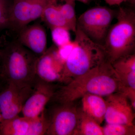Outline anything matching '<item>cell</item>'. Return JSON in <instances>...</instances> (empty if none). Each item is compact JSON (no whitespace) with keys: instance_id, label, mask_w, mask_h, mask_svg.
Instances as JSON below:
<instances>
[{"instance_id":"cell-13","label":"cell","mask_w":135,"mask_h":135,"mask_svg":"<svg viewBox=\"0 0 135 135\" xmlns=\"http://www.w3.org/2000/svg\"><path fill=\"white\" fill-rule=\"evenodd\" d=\"M17 33L18 37L17 40L19 43L38 57L47 50V33L44 27L40 24L27 25Z\"/></svg>"},{"instance_id":"cell-14","label":"cell","mask_w":135,"mask_h":135,"mask_svg":"<svg viewBox=\"0 0 135 135\" xmlns=\"http://www.w3.org/2000/svg\"><path fill=\"white\" fill-rule=\"evenodd\" d=\"M80 99L83 112L101 125L104 120L106 110V101L103 97L87 94Z\"/></svg>"},{"instance_id":"cell-2","label":"cell","mask_w":135,"mask_h":135,"mask_svg":"<svg viewBox=\"0 0 135 135\" xmlns=\"http://www.w3.org/2000/svg\"><path fill=\"white\" fill-rule=\"evenodd\" d=\"M38 57L17 40L0 46V80L5 83L34 85Z\"/></svg>"},{"instance_id":"cell-9","label":"cell","mask_w":135,"mask_h":135,"mask_svg":"<svg viewBox=\"0 0 135 135\" xmlns=\"http://www.w3.org/2000/svg\"><path fill=\"white\" fill-rule=\"evenodd\" d=\"M105 97L106 123L134 125L135 110L125 94L118 92Z\"/></svg>"},{"instance_id":"cell-6","label":"cell","mask_w":135,"mask_h":135,"mask_svg":"<svg viewBox=\"0 0 135 135\" xmlns=\"http://www.w3.org/2000/svg\"><path fill=\"white\" fill-rule=\"evenodd\" d=\"M77 101L54 103L48 114L49 126L46 135H74L80 110Z\"/></svg>"},{"instance_id":"cell-25","label":"cell","mask_w":135,"mask_h":135,"mask_svg":"<svg viewBox=\"0 0 135 135\" xmlns=\"http://www.w3.org/2000/svg\"><path fill=\"white\" fill-rule=\"evenodd\" d=\"M127 2L129 3L133 7H135V0H128Z\"/></svg>"},{"instance_id":"cell-8","label":"cell","mask_w":135,"mask_h":135,"mask_svg":"<svg viewBox=\"0 0 135 135\" xmlns=\"http://www.w3.org/2000/svg\"><path fill=\"white\" fill-rule=\"evenodd\" d=\"M58 0H12L9 30L18 33L30 23L40 18L48 5Z\"/></svg>"},{"instance_id":"cell-1","label":"cell","mask_w":135,"mask_h":135,"mask_svg":"<svg viewBox=\"0 0 135 135\" xmlns=\"http://www.w3.org/2000/svg\"><path fill=\"white\" fill-rule=\"evenodd\" d=\"M120 90L117 74L107 60L83 75L57 87L51 101L54 103H70L78 101L87 94L106 97Z\"/></svg>"},{"instance_id":"cell-18","label":"cell","mask_w":135,"mask_h":135,"mask_svg":"<svg viewBox=\"0 0 135 135\" xmlns=\"http://www.w3.org/2000/svg\"><path fill=\"white\" fill-rule=\"evenodd\" d=\"M49 126L48 116L45 110L39 116L31 118L27 135H46Z\"/></svg>"},{"instance_id":"cell-10","label":"cell","mask_w":135,"mask_h":135,"mask_svg":"<svg viewBox=\"0 0 135 135\" xmlns=\"http://www.w3.org/2000/svg\"><path fill=\"white\" fill-rule=\"evenodd\" d=\"M57 87L53 83L46 82L37 77L33 90L22 108L23 116L33 118L40 114L52 99Z\"/></svg>"},{"instance_id":"cell-11","label":"cell","mask_w":135,"mask_h":135,"mask_svg":"<svg viewBox=\"0 0 135 135\" xmlns=\"http://www.w3.org/2000/svg\"><path fill=\"white\" fill-rule=\"evenodd\" d=\"M64 63L59 55L57 47L51 46L38 58L36 76L46 82H60Z\"/></svg>"},{"instance_id":"cell-15","label":"cell","mask_w":135,"mask_h":135,"mask_svg":"<svg viewBox=\"0 0 135 135\" xmlns=\"http://www.w3.org/2000/svg\"><path fill=\"white\" fill-rule=\"evenodd\" d=\"M31 118L16 116L0 122V135H27Z\"/></svg>"},{"instance_id":"cell-22","label":"cell","mask_w":135,"mask_h":135,"mask_svg":"<svg viewBox=\"0 0 135 135\" xmlns=\"http://www.w3.org/2000/svg\"><path fill=\"white\" fill-rule=\"evenodd\" d=\"M52 41L57 47H59L71 41L70 31L62 27H57L50 29Z\"/></svg>"},{"instance_id":"cell-3","label":"cell","mask_w":135,"mask_h":135,"mask_svg":"<svg viewBox=\"0 0 135 135\" xmlns=\"http://www.w3.org/2000/svg\"><path fill=\"white\" fill-rule=\"evenodd\" d=\"M75 34V46L64 64L60 82L64 84L108 60L103 46L92 41L78 28Z\"/></svg>"},{"instance_id":"cell-12","label":"cell","mask_w":135,"mask_h":135,"mask_svg":"<svg viewBox=\"0 0 135 135\" xmlns=\"http://www.w3.org/2000/svg\"><path fill=\"white\" fill-rule=\"evenodd\" d=\"M117 74L120 92L127 97L135 109V53L118 59L111 64Z\"/></svg>"},{"instance_id":"cell-26","label":"cell","mask_w":135,"mask_h":135,"mask_svg":"<svg viewBox=\"0 0 135 135\" xmlns=\"http://www.w3.org/2000/svg\"><path fill=\"white\" fill-rule=\"evenodd\" d=\"M1 86H0V90H1Z\"/></svg>"},{"instance_id":"cell-16","label":"cell","mask_w":135,"mask_h":135,"mask_svg":"<svg viewBox=\"0 0 135 135\" xmlns=\"http://www.w3.org/2000/svg\"><path fill=\"white\" fill-rule=\"evenodd\" d=\"M40 18L50 29L62 27L71 31L69 26L60 11L57 2L48 5L44 10Z\"/></svg>"},{"instance_id":"cell-23","label":"cell","mask_w":135,"mask_h":135,"mask_svg":"<svg viewBox=\"0 0 135 135\" xmlns=\"http://www.w3.org/2000/svg\"><path fill=\"white\" fill-rule=\"evenodd\" d=\"M128 0H105V2L110 6H119L122 3L126 2Z\"/></svg>"},{"instance_id":"cell-17","label":"cell","mask_w":135,"mask_h":135,"mask_svg":"<svg viewBox=\"0 0 135 135\" xmlns=\"http://www.w3.org/2000/svg\"><path fill=\"white\" fill-rule=\"evenodd\" d=\"M74 135H104L103 127L84 113L80 107L79 122Z\"/></svg>"},{"instance_id":"cell-5","label":"cell","mask_w":135,"mask_h":135,"mask_svg":"<svg viewBox=\"0 0 135 135\" xmlns=\"http://www.w3.org/2000/svg\"><path fill=\"white\" fill-rule=\"evenodd\" d=\"M117 11L104 6L90 8L77 18V28L95 43L103 46Z\"/></svg>"},{"instance_id":"cell-21","label":"cell","mask_w":135,"mask_h":135,"mask_svg":"<svg viewBox=\"0 0 135 135\" xmlns=\"http://www.w3.org/2000/svg\"><path fill=\"white\" fill-rule=\"evenodd\" d=\"M12 3V0H0V31L9 29Z\"/></svg>"},{"instance_id":"cell-4","label":"cell","mask_w":135,"mask_h":135,"mask_svg":"<svg viewBox=\"0 0 135 135\" xmlns=\"http://www.w3.org/2000/svg\"><path fill=\"white\" fill-rule=\"evenodd\" d=\"M116 17L117 22L111 25L103 46L111 64L118 59L135 53L134 9L120 7Z\"/></svg>"},{"instance_id":"cell-19","label":"cell","mask_w":135,"mask_h":135,"mask_svg":"<svg viewBox=\"0 0 135 135\" xmlns=\"http://www.w3.org/2000/svg\"><path fill=\"white\" fill-rule=\"evenodd\" d=\"M65 3L59 5L60 11L70 27V31L74 32L77 30V18L75 13V1L65 0Z\"/></svg>"},{"instance_id":"cell-20","label":"cell","mask_w":135,"mask_h":135,"mask_svg":"<svg viewBox=\"0 0 135 135\" xmlns=\"http://www.w3.org/2000/svg\"><path fill=\"white\" fill-rule=\"evenodd\" d=\"M104 135H135V125L106 123L103 127Z\"/></svg>"},{"instance_id":"cell-7","label":"cell","mask_w":135,"mask_h":135,"mask_svg":"<svg viewBox=\"0 0 135 135\" xmlns=\"http://www.w3.org/2000/svg\"><path fill=\"white\" fill-rule=\"evenodd\" d=\"M5 84L0 90V122L19 115L34 85H20L12 82Z\"/></svg>"},{"instance_id":"cell-24","label":"cell","mask_w":135,"mask_h":135,"mask_svg":"<svg viewBox=\"0 0 135 135\" xmlns=\"http://www.w3.org/2000/svg\"><path fill=\"white\" fill-rule=\"evenodd\" d=\"M73 1H75V2L78 1L79 2L84 3V4H86L91 2V1H92V0H73Z\"/></svg>"}]
</instances>
